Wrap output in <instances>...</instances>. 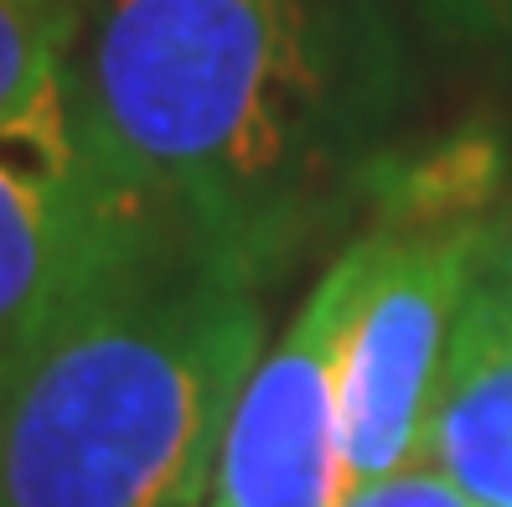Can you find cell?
<instances>
[{
    "mask_svg": "<svg viewBox=\"0 0 512 507\" xmlns=\"http://www.w3.org/2000/svg\"><path fill=\"white\" fill-rule=\"evenodd\" d=\"M63 78L109 182L264 280L373 202L409 94L388 0H78Z\"/></svg>",
    "mask_w": 512,
    "mask_h": 507,
    "instance_id": "obj_1",
    "label": "cell"
},
{
    "mask_svg": "<svg viewBox=\"0 0 512 507\" xmlns=\"http://www.w3.org/2000/svg\"><path fill=\"white\" fill-rule=\"evenodd\" d=\"M264 285L125 192L83 280L0 368V507H207Z\"/></svg>",
    "mask_w": 512,
    "mask_h": 507,
    "instance_id": "obj_2",
    "label": "cell"
},
{
    "mask_svg": "<svg viewBox=\"0 0 512 507\" xmlns=\"http://www.w3.org/2000/svg\"><path fill=\"white\" fill-rule=\"evenodd\" d=\"M383 264V228L326 264L306 306L233 399L207 507H337L347 497V357Z\"/></svg>",
    "mask_w": 512,
    "mask_h": 507,
    "instance_id": "obj_3",
    "label": "cell"
},
{
    "mask_svg": "<svg viewBox=\"0 0 512 507\" xmlns=\"http://www.w3.org/2000/svg\"><path fill=\"white\" fill-rule=\"evenodd\" d=\"M378 228L383 264L347 357V492L425 461V430L440 394L445 352L481 270V254L497 233V218Z\"/></svg>",
    "mask_w": 512,
    "mask_h": 507,
    "instance_id": "obj_4",
    "label": "cell"
},
{
    "mask_svg": "<svg viewBox=\"0 0 512 507\" xmlns=\"http://www.w3.org/2000/svg\"><path fill=\"white\" fill-rule=\"evenodd\" d=\"M119 207L73 125L68 78L0 119V368L83 280Z\"/></svg>",
    "mask_w": 512,
    "mask_h": 507,
    "instance_id": "obj_5",
    "label": "cell"
},
{
    "mask_svg": "<svg viewBox=\"0 0 512 507\" xmlns=\"http://www.w3.org/2000/svg\"><path fill=\"white\" fill-rule=\"evenodd\" d=\"M425 461L476 507H512V285L502 270V223L445 352Z\"/></svg>",
    "mask_w": 512,
    "mask_h": 507,
    "instance_id": "obj_6",
    "label": "cell"
},
{
    "mask_svg": "<svg viewBox=\"0 0 512 507\" xmlns=\"http://www.w3.org/2000/svg\"><path fill=\"white\" fill-rule=\"evenodd\" d=\"M78 0H0V119L63 78Z\"/></svg>",
    "mask_w": 512,
    "mask_h": 507,
    "instance_id": "obj_7",
    "label": "cell"
},
{
    "mask_svg": "<svg viewBox=\"0 0 512 507\" xmlns=\"http://www.w3.org/2000/svg\"><path fill=\"white\" fill-rule=\"evenodd\" d=\"M337 507H476V502L430 461H414V466L378 476V482L352 487Z\"/></svg>",
    "mask_w": 512,
    "mask_h": 507,
    "instance_id": "obj_8",
    "label": "cell"
},
{
    "mask_svg": "<svg viewBox=\"0 0 512 507\" xmlns=\"http://www.w3.org/2000/svg\"><path fill=\"white\" fill-rule=\"evenodd\" d=\"M425 11L461 42L512 47V0H425Z\"/></svg>",
    "mask_w": 512,
    "mask_h": 507,
    "instance_id": "obj_9",
    "label": "cell"
},
{
    "mask_svg": "<svg viewBox=\"0 0 512 507\" xmlns=\"http://www.w3.org/2000/svg\"><path fill=\"white\" fill-rule=\"evenodd\" d=\"M502 270H507V285H512V218L502 223Z\"/></svg>",
    "mask_w": 512,
    "mask_h": 507,
    "instance_id": "obj_10",
    "label": "cell"
}]
</instances>
